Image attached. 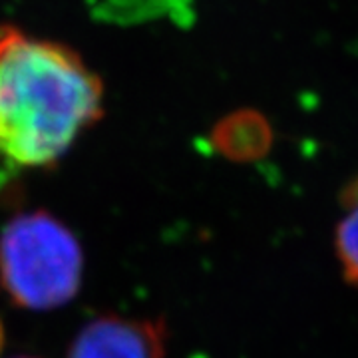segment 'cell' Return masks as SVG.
Masks as SVG:
<instances>
[{"instance_id": "1", "label": "cell", "mask_w": 358, "mask_h": 358, "mask_svg": "<svg viewBox=\"0 0 358 358\" xmlns=\"http://www.w3.org/2000/svg\"><path fill=\"white\" fill-rule=\"evenodd\" d=\"M100 78L64 44L0 30V159L50 167L102 115Z\"/></svg>"}, {"instance_id": "2", "label": "cell", "mask_w": 358, "mask_h": 358, "mask_svg": "<svg viewBox=\"0 0 358 358\" xmlns=\"http://www.w3.org/2000/svg\"><path fill=\"white\" fill-rule=\"evenodd\" d=\"M82 263L74 233L46 211L22 213L0 233V287L18 307L48 310L72 301Z\"/></svg>"}, {"instance_id": "3", "label": "cell", "mask_w": 358, "mask_h": 358, "mask_svg": "<svg viewBox=\"0 0 358 358\" xmlns=\"http://www.w3.org/2000/svg\"><path fill=\"white\" fill-rule=\"evenodd\" d=\"M68 358H166L162 320L102 317L86 324Z\"/></svg>"}, {"instance_id": "4", "label": "cell", "mask_w": 358, "mask_h": 358, "mask_svg": "<svg viewBox=\"0 0 358 358\" xmlns=\"http://www.w3.org/2000/svg\"><path fill=\"white\" fill-rule=\"evenodd\" d=\"M343 213L334 229V253L346 282L358 287V178L341 195Z\"/></svg>"}, {"instance_id": "5", "label": "cell", "mask_w": 358, "mask_h": 358, "mask_svg": "<svg viewBox=\"0 0 358 358\" xmlns=\"http://www.w3.org/2000/svg\"><path fill=\"white\" fill-rule=\"evenodd\" d=\"M2 346H4V327H2V320H0V352H2Z\"/></svg>"}]
</instances>
